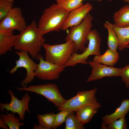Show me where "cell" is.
Wrapping results in <instances>:
<instances>
[{
    "mask_svg": "<svg viewBox=\"0 0 129 129\" xmlns=\"http://www.w3.org/2000/svg\"><path fill=\"white\" fill-rule=\"evenodd\" d=\"M20 33V37L14 47V49L27 51L32 58L36 59L46 40L38 29L36 21L32 20Z\"/></svg>",
    "mask_w": 129,
    "mask_h": 129,
    "instance_id": "1",
    "label": "cell"
},
{
    "mask_svg": "<svg viewBox=\"0 0 129 129\" xmlns=\"http://www.w3.org/2000/svg\"><path fill=\"white\" fill-rule=\"evenodd\" d=\"M69 13L57 4H53L43 10L38 27L43 35L52 32H59L61 30Z\"/></svg>",
    "mask_w": 129,
    "mask_h": 129,
    "instance_id": "2",
    "label": "cell"
},
{
    "mask_svg": "<svg viewBox=\"0 0 129 129\" xmlns=\"http://www.w3.org/2000/svg\"><path fill=\"white\" fill-rule=\"evenodd\" d=\"M43 47L45 51V60L60 66H64L75 52L74 43L71 40L54 45L44 43Z\"/></svg>",
    "mask_w": 129,
    "mask_h": 129,
    "instance_id": "3",
    "label": "cell"
},
{
    "mask_svg": "<svg viewBox=\"0 0 129 129\" xmlns=\"http://www.w3.org/2000/svg\"><path fill=\"white\" fill-rule=\"evenodd\" d=\"M101 39L99 33L95 29L91 30L87 35L86 41L88 40V46L86 47L81 54H79L74 52L70 59L64 65L67 66H74L80 63L82 64H88L87 61L89 57L91 55H101L100 46Z\"/></svg>",
    "mask_w": 129,
    "mask_h": 129,
    "instance_id": "4",
    "label": "cell"
},
{
    "mask_svg": "<svg viewBox=\"0 0 129 129\" xmlns=\"http://www.w3.org/2000/svg\"><path fill=\"white\" fill-rule=\"evenodd\" d=\"M93 17L89 13L79 24L71 27L67 32L65 41H72L74 43L75 52H83L86 48V36L91 30Z\"/></svg>",
    "mask_w": 129,
    "mask_h": 129,
    "instance_id": "5",
    "label": "cell"
},
{
    "mask_svg": "<svg viewBox=\"0 0 129 129\" xmlns=\"http://www.w3.org/2000/svg\"><path fill=\"white\" fill-rule=\"evenodd\" d=\"M15 88L19 91H26L42 95L53 103L58 109L66 100L61 94L57 85L54 83Z\"/></svg>",
    "mask_w": 129,
    "mask_h": 129,
    "instance_id": "6",
    "label": "cell"
},
{
    "mask_svg": "<svg viewBox=\"0 0 129 129\" xmlns=\"http://www.w3.org/2000/svg\"><path fill=\"white\" fill-rule=\"evenodd\" d=\"M97 89L95 88L89 90L78 91L75 96L66 100L58 110H68L76 112L84 106L98 102L95 96Z\"/></svg>",
    "mask_w": 129,
    "mask_h": 129,
    "instance_id": "7",
    "label": "cell"
},
{
    "mask_svg": "<svg viewBox=\"0 0 129 129\" xmlns=\"http://www.w3.org/2000/svg\"><path fill=\"white\" fill-rule=\"evenodd\" d=\"M15 53L19 57V59L16 61V65L9 71L11 74L14 73L20 67L25 68L27 71L26 77L22 81L21 85L22 86H26L31 83L35 76V71L38 68V64L35 63L29 57L27 51H15Z\"/></svg>",
    "mask_w": 129,
    "mask_h": 129,
    "instance_id": "8",
    "label": "cell"
},
{
    "mask_svg": "<svg viewBox=\"0 0 129 129\" xmlns=\"http://www.w3.org/2000/svg\"><path fill=\"white\" fill-rule=\"evenodd\" d=\"M7 93L11 97V101L9 103H0V111L3 113L4 110L5 109L7 111H10L12 112L14 114L17 113L21 120L23 121L26 111L29 113H30L28 105L31 97L27 92L22 97V99L20 100L15 96L11 90H9Z\"/></svg>",
    "mask_w": 129,
    "mask_h": 129,
    "instance_id": "9",
    "label": "cell"
},
{
    "mask_svg": "<svg viewBox=\"0 0 129 129\" xmlns=\"http://www.w3.org/2000/svg\"><path fill=\"white\" fill-rule=\"evenodd\" d=\"M36 59L39 61L37 69L35 71V76L43 80H54L58 79L65 67L47 61L39 54Z\"/></svg>",
    "mask_w": 129,
    "mask_h": 129,
    "instance_id": "10",
    "label": "cell"
},
{
    "mask_svg": "<svg viewBox=\"0 0 129 129\" xmlns=\"http://www.w3.org/2000/svg\"><path fill=\"white\" fill-rule=\"evenodd\" d=\"M26 22L21 9L13 8L8 14L0 22V30L14 31L21 32L27 28Z\"/></svg>",
    "mask_w": 129,
    "mask_h": 129,
    "instance_id": "11",
    "label": "cell"
},
{
    "mask_svg": "<svg viewBox=\"0 0 129 129\" xmlns=\"http://www.w3.org/2000/svg\"><path fill=\"white\" fill-rule=\"evenodd\" d=\"M88 63L92 69L91 74L86 80L88 82L105 77L120 76L122 72V68L109 66L90 60Z\"/></svg>",
    "mask_w": 129,
    "mask_h": 129,
    "instance_id": "12",
    "label": "cell"
},
{
    "mask_svg": "<svg viewBox=\"0 0 129 129\" xmlns=\"http://www.w3.org/2000/svg\"><path fill=\"white\" fill-rule=\"evenodd\" d=\"M93 8L92 5L87 3L70 12L61 30H65L79 24Z\"/></svg>",
    "mask_w": 129,
    "mask_h": 129,
    "instance_id": "13",
    "label": "cell"
},
{
    "mask_svg": "<svg viewBox=\"0 0 129 129\" xmlns=\"http://www.w3.org/2000/svg\"><path fill=\"white\" fill-rule=\"evenodd\" d=\"M21 35H14L13 31L0 30V55L5 54L11 51Z\"/></svg>",
    "mask_w": 129,
    "mask_h": 129,
    "instance_id": "14",
    "label": "cell"
},
{
    "mask_svg": "<svg viewBox=\"0 0 129 129\" xmlns=\"http://www.w3.org/2000/svg\"><path fill=\"white\" fill-rule=\"evenodd\" d=\"M101 107V104L98 102L88 105L76 111L75 115L78 120L84 125L91 121Z\"/></svg>",
    "mask_w": 129,
    "mask_h": 129,
    "instance_id": "15",
    "label": "cell"
},
{
    "mask_svg": "<svg viewBox=\"0 0 129 129\" xmlns=\"http://www.w3.org/2000/svg\"><path fill=\"white\" fill-rule=\"evenodd\" d=\"M129 112V99H125L122 102L119 106L114 112L102 118V125H106L121 118L125 117Z\"/></svg>",
    "mask_w": 129,
    "mask_h": 129,
    "instance_id": "16",
    "label": "cell"
},
{
    "mask_svg": "<svg viewBox=\"0 0 129 129\" xmlns=\"http://www.w3.org/2000/svg\"><path fill=\"white\" fill-rule=\"evenodd\" d=\"M119 58V54L117 51L108 48L103 54L95 55L92 61L105 65L113 66L117 63Z\"/></svg>",
    "mask_w": 129,
    "mask_h": 129,
    "instance_id": "17",
    "label": "cell"
},
{
    "mask_svg": "<svg viewBox=\"0 0 129 129\" xmlns=\"http://www.w3.org/2000/svg\"><path fill=\"white\" fill-rule=\"evenodd\" d=\"M114 24L116 26L124 27L129 26V5L122 7L113 15Z\"/></svg>",
    "mask_w": 129,
    "mask_h": 129,
    "instance_id": "18",
    "label": "cell"
},
{
    "mask_svg": "<svg viewBox=\"0 0 129 129\" xmlns=\"http://www.w3.org/2000/svg\"><path fill=\"white\" fill-rule=\"evenodd\" d=\"M111 25L118 39V49L120 51L123 50L129 44V26L121 27L116 26L114 23Z\"/></svg>",
    "mask_w": 129,
    "mask_h": 129,
    "instance_id": "19",
    "label": "cell"
},
{
    "mask_svg": "<svg viewBox=\"0 0 129 129\" xmlns=\"http://www.w3.org/2000/svg\"><path fill=\"white\" fill-rule=\"evenodd\" d=\"M111 23L106 21L103 24L105 28L108 32L107 43L108 48L114 51H117L119 45V40L117 35L112 27Z\"/></svg>",
    "mask_w": 129,
    "mask_h": 129,
    "instance_id": "20",
    "label": "cell"
},
{
    "mask_svg": "<svg viewBox=\"0 0 129 129\" xmlns=\"http://www.w3.org/2000/svg\"><path fill=\"white\" fill-rule=\"evenodd\" d=\"M56 114L53 113H45L44 114H37V117L39 124L44 129L53 128Z\"/></svg>",
    "mask_w": 129,
    "mask_h": 129,
    "instance_id": "21",
    "label": "cell"
},
{
    "mask_svg": "<svg viewBox=\"0 0 129 129\" xmlns=\"http://www.w3.org/2000/svg\"><path fill=\"white\" fill-rule=\"evenodd\" d=\"M56 1L59 6L69 13L83 4L81 0H56Z\"/></svg>",
    "mask_w": 129,
    "mask_h": 129,
    "instance_id": "22",
    "label": "cell"
},
{
    "mask_svg": "<svg viewBox=\"0 0 129 129\" xmlns=\"http://www.w3.org/2000/svg\"><path fill=\"white\" fill-rule=\"evenodd\" d=\"M0 117L4 120L10 129H19L20 126L24 125V123L20 122V119L15 117L13 113L6 114L1 113Z\"/></svg>",
    "mask_w": 129,
    "mask_h": 129,
    "instance_id": "23",
    "label": "cell"
},
{
    "mask_svg": "<svg viewBox=\"0 0 129 129\" xmlns=\"http://www.w3.org/2000/svg\"><path fill=\"white\" fill-rule=\"evenodd\" d=\"M65 129H84L83 125L78 120L74 112L70 113L67 117L65 122Z\"/></svg>",
    "mask_w": 129,
    "mask_h": 129,
    "instance_id": "24",
    "label": "cell"
},
{
    "mask_svg": "<svg viewBox=\"0 0 129 129\" xmlns=\"http://www.w3.org/2000/svg\"><path fill=\"white\" fill-rule=\"evenodd\" d=\"M128 125L125 117H123L113 121L106 125H102V129H126Z\"/></svg>",
    "mask_w": 129,
    "mask_h": 129,
    "instance_id": "25",
    "label": "cell"
},
{
    "mask_svg": "<svg viewBox=\"0 0 129 129\" xmlns=\"http://www.w3.org/2000/svg\"><path fill=\"white\" fill-rule=\"evenodd\" d=\"M59 113L56 114L54 124L53 128L55 129L61 126L65 122L67 116L73 111L68 110L60 111Z\"/></svg>",
    "mask_w": 129,
    "mask_h": 129,
    "instance_id": "26",
    "label": "cell"
},
{
    "mask_svg": "<svg viewBox=\"0 0 129 129\" xmlns=\"http://www.w3.org/2000/svg\"><path fill=\"white\" fill-rule=\"evenodd\" d=\"M13 3L6 0H0V21L3 19L13 8Z\"/></svg>",
    "mask_w": 129,
    "mask_h": 129,
    "instance_id": "27",
    "label": "cell"
},
{
    "mask_svg": "<svg viewBox=\"0 0 129 129\" xmlns=\"http://www.w3.org/2000/svg\"><path fill=\"white\" fill-rule=\"evenodd\" d=\"M120 76L126 87H129V64L122 68Z\"/></svg>",
    "mask_w": 129,
    "mask_h": 129,
    "instance_id": "28",
    "label": "cell"
},
{
    "mask_svg": "<svg viewBox=\"0 0 129 129\" xmlns=\"http://www.w3.org/2000/svg\"><path fill=\"white\" fill-rule=\"evenodd\" d=\"M0 127L4 129H10L4 120L1 117L0 118Z\"/></svg>",
    "mask_w": 129,
    "mask_h": 129,
    "instance_id": "29",
    "label": "cell"
},
{
    "mask_svg": "<svg viewBox=\"0 0 129 129\" xmlns=\"http://www.w3.org/2000/svg\"><path fill=\"white\" fill-rule=\"evenodd\" d=\"M34 129H44V128L40 125L35 124L33 127Z\"/></svg>",
    "mask_w": 129,
    "mask_h": 129,
    "instance_id": "30",
    "label": "cell"
},
{
    "mask_svg": "<svg viewBox=\"0 0 129 129\" xmlns=\"http://www.w3.org/2000/svg\"><path fill=\"white\" fill-rule=\"evenodd\" d=\"M110 1H111L113 0H108ZM123 1L129 3V0H122Z\"/></svg>",
    "mask_w": 129,
    "mask_h": 129,
    "instance_id": "31",
    "label": "cell"
},
{
    "mask_svg": "<svg viewBox=\"0 0 129 129\" xmlns=\"http://www.w3.org/2000/svg\"><path fill=\"white\" fill-rule=\"evenodd\" d=\"M8 1L11 2V3H13L14 0H6Z\"/></svg>",
    "mask_w": 129,
    "mask_h": 129,
    "instance_id": "32",
    "label": "cell"
},
{
    "mask_svg": "<svg viewBox=\"0 0 129 129\" xmlns=\"http://www.w3.org/2000/svg\"><path fill=\"white\" fill-rule=\"evenodd\" d=\"M125 48H129V44Z\"/></svg>",
    "mask_w": 129,
    "mask_h": 129,
    "instance_id": "33",
    "label": "cell"
},
{
    "mask_svg": "<svg viewBox=\"0 0 129 129\" xmlns=\"http://www.w3.org/2000/svg\"><path fill=\"white\" fill-rule=\"evenodd\" d=\"M81 0L83 1V0ZM96 0L99 1H102V0Z\"/></svg>",
    "mask_w": 129,
    "mask_h": 129,
    "instance_id": "34",
    "label": "cell"
}]
</instances>
